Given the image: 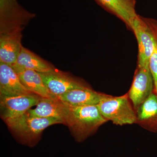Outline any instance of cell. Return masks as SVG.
<instances>
[{
    "mask_svg": "<svg viewBox=\"0 0 157 157\" xmlns=\"http://www.w3.org/2000/svg\"><path fill=\"white\" fill-rule=\"evenodd\" d=\"M62 103V118L78 142L82 141L107 121L101 115L98 105L70 107Z\"/></svg>",
    "mask_w": 157,
    "mask_h": 157,
    "instance_id": "cell-1",
    "label": "cell"
},
{
    "mask_svg": "<svg viewBox=\"0 0 157 157\" xmlns=\"http://www.w3.org/2000/svg\"><path fill=\"white\" fill-rule=\"evenodd\" d=\"M5 122L19 142L30 147L37 144L45 128L56 124H64L60 119L34 117L27 112Z\"/></svg>",
    "mask_w": 157,
    "mask_h": 157,
    "instance_id": "cell-2",
    "label": "cell"
},
{
    "mask_svg": "<svg viewBox=\"0 0 157 157\" xmlns=\"http://www.w3.org/2000/svg\"><path fill=\"white\" fill-rule=\"evenodd\" d=\"M35 17L17 0H0V36L22 34L23 30Z\"/></svg>",
    "mask_w": 157,
    "mask_h": 157,
    "instance_id": "cell-3",
    "label": "cell"
},
{
    "mask_svg": "<svg viewBox=\"0 0 157 157\" xmlns=\"http://www.w3.org/2000/svg\"><path fill=\"white\" fill-rule=\"evenodd\" d=\"M102 116L117 125L131 124L137 120L126 96L112 97L106 96L98 105Z\"/></svg>",
    "mask_w": 157,
    "mask_h": 157,
    "instance_id": "cell-4",
    "label": "cell"
},
{
    "mask_svg": "<svg viewBox=\"0 0 157 157\" xmlns=\"http://www.w3.org/2000/svg\"><path fill=\"white\" fill-rule=\"evenodd\" d=\"M132 30L138 43V67H149L150 58L155 45L154 35L149 18H144L138 14Z\"/></svg>",
    "mask_w": 157,
    "mask_h": 157,
    "instance_id": "cell-5",
    "label": "cell"
},
{
    "mask_svg": "<svg viewBox=\"0 0 157 157\" xmlns=\"http://www.w3.org/2000/svg\"><path fill=\"white\" fill-rule=\"evenodd\" d=\"M41 98L36 94L0 96L1 117L5 121L22 115L36 106Z\"/></svg>",
    "mask_w": 157,
    "mask_h": 157,
    "instance_id": "cell-6",
    "label": "cell"
},
{
    "mask_svg": "<svg viewBox=\"0 0 157 157\" xmlns=\"http://www.w3.org/2000/svg\"><path fill=\"white\" fill-rule=\"evenodd\" d=\"M39 73L48 90L57 98L70 90L87 87L68 73L55 68L48 72Z\"/></svg>",
    "mask_w": 157,
    "mask_h": 157,
    "instance_id": "cell-7",
    "label": "cell"
},
{
    "mask_svg": "<svg viewBox=\"0 0 157 157\" xmlns=\"http://www.w3.org/2000/svg\"><path fill=\"white\" fill-rule=\"evenodd\" d=\"M154 84L149 67H138L128 94L135 109H137L152 93Z\"/></svg>",
    "mask_w": 157,
    "mask_h": 157,
    "instance_id": "cell-8",
    "label": "cell"
},
{
    "mask_svg": "<svg viewBox=\"0 0 157 157\" xmlns=\"http://www.w3.org/2000/svg\"><path fill=\"white\" fill-rule=\"evenodd\" d=\"M32 94H35L24 86L18 74L12 67L0 62V96Z\"/></svg>",
    "mask_w": 157,
    "mask_h": 157,
    "instance_id": "cell-9",
    "label": "cell"
},
{
    "mask_svg": "<svg viewBox=\"0 0 157 157\" xmlns=\"http://www.w3.org/2000/svg\"><path fill=\"white\" fill-rule=\"evenodd\" d=\"M104 9L114 14L132 29L137 16L136 0H95Z\"/></svg>",
    "mask_w": 157,
    "mask_h": 157,
    "instance_id": "cell-10",
    "label": "cell"
},
{
    "mask_svg": "<svg viewBox=\"0 0 157 157\" xmlns=\"http://www.w3.org/2000/svg\"><path fill=\"white\" fill-rule=\"evenodd\" d=\"M106 96L86 87L70 90L58 98L67 106L81 107L98 105Z\"/></svg>",
    "mask_w": 157,
    "mask_h": 157,
    "instance_id": "cell-11",
    "label": "cell"
},
{
    "mask_svg": "<svg viewBox=\"0 0 157 157\" xmlns=\"http://www.w3.org/2000/svg\"><path fill=\"white\" fill-rule=\"evenodd\" d=\"M11 67L17 73L26 70L44 73L55 68L51 64L23 46L17 60Z\"/></svg>",
    "mask_w": 157,
    "mask_h": 157,
    "instance_id": "cell-12",
    "label": "cell"
},
{
    "mask_svg": "<svg viewBox=\"0 0 157 157\" xmlns=\"http://www.w3.org/2000/svg\"><path fill=\"white\" fill-rule=\"evenodd\" d=\"M22 34L0 36V62L12 66L22 48Z\"/></svg>",
    "mask_w": 157,
    "mask_h": 157,
    "instance_id": "cell-13",
    "label": "cell"
},
{
    "mask_svg": "<svg viewBox=\"0 0 157 157\" xmlns=\"http://www.w3.org/2000/svg\"><path fill=\"white\" fill-rule=\"evenodd\" d=\"M17 73L21 83L29 91L42 98H58L49 92L38 72L26 70Z\"/></svg>",
    "mask_w": 157,
    "mask_h": 157,
    "instance_id": "cell-14",
    "label": "cell"
},
{
    "mask_svg": "<svg viewBox=\"0 0 157 157\" xmlns=\"http://www.w3.org/2000/svg\"><path fill=\"white\" fill-rule=\"evenodd\" d=\"M62 106V102L58 98L52 99L42 98L36 108L29 109L27 113L34 117H55L63 120Z\"/></svg>",
    "mask_w": 157,
    "mask_h": 157,
    "instance_id": "cell-15",
    "label": "cell"
},
{
    "mask_svg": "<svg viewBox=\"0 0 157 157\" xmlns=\"http://www.w3.org/2000/svg\"><path fill=\"white\" fill-rule=\"evenodd\" d=\"M137 119L141 121H157V95L152 93L138 107Z\"/></svg>",
    "mask_w": 157,
    "mask_h": 157,
    "instance_id": "cell-16",
    "label": "cell"
},
{
    "mask_svg": "<svg viewBox=\"0 0 157 157\" xmlns=\"http://www.w3.org/2000/svg\"><path fill=\"white\" fill-rule=\"evenodd\" d=\"M149 21L155 37L154 48L150 58L149 68L155 83L157 80V21L150 18Z\"/></svg>",
    "mask_w": 157,
    "mask_h": 157,
    "instance_id": "cell-17",
    "label": "cell"
},
{
    "mask_svg": "<svg viewBox=\"0 0 157 157\" xmlns=\"http://www.w3.org/2000/svg\"><path fill=\"white\" fill-rule=\"evenodd\" d=\"M154 85L155 87L156 90V92L157 93V80H156V81L155 82Z\"/></svg>",
    "mask_w": 157,
    "mask_h": 157,
    "instance_id": "cell-18",
    "label": "cell"
}]
</instances>
